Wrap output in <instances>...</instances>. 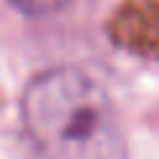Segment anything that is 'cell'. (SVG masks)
Wrapping results in <instances>:
<instances>
[{
	"label": "cell",
	"instance_id": "cell-1",
	"mask_svg": "<svg viewBox=\"0 0 159 159\" xmlns=\"http://www.w3.org/2000/svg\"><path fill=\"white\" fill-rule=\"evenodd\" d=\"M21 122L37 159H127L109 93L74 66L45 69L29 80Z\"/></svg>",
	"mask_w": 159,
	"mask_h": 159
},
{
	"label": "cell",
	"instance_id": "cell-2",
	"mask_svg": "<svg viewBox=\"0 0 159 159\" xmlns=\"http://www.w3.org/2000/svg\"><path fill=\"white\" fill-rule=\"evenodd\" d=\"M8 3L24 16H48V13L61 11L69 0H8Z\"/></svg>",
	"mask_w": 159,
	"mask_h": 159
}]
</instances>
